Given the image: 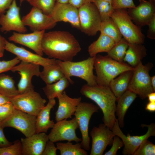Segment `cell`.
I'll list each match as a JSON object with an SVG mask.
<instances>
[{"instance_id":"obj_1","label":"cell","mask_w":155,"mask_h":155,"mask_svg":"<svg viewBox=\"0 0 155 155\" xmlns=\"http://www.w3.org/2000/svg\"><path fill=\"white\" fill-rule=\"evenodd\" d=\"M42 48L43 53L49 57L62 61H72L81 50L80 46L74 36L64 31L45 32Z\"/></svg>"},{"instance_id":"obj_2","label":"cell","mask_w":155,"mask_h":155,"mask_svg":"<svg viewBox=\"0 0 155 155\" xmlns=\"http://www.w3.org/2000/svg\"><path fill=\"white\" fill-rule=\"evenodd\" d=\"M81 94L94 102L102 111L103 123L112 130L115 121L117 99L109 86H82Z\"/></svg>"},{"instance_id":"obj_3","label":"cell","mask_w":155,"mask_h":155,"mask_svg":"<svg viewBox=\"0 0 155 155\" xmlns=\"http://www.w3.org/2000/svg\"><path fill=\"white\" fill-rule=\"evenodd\" d=\"M94 68L96 72L97 84L109 86L111 81L122 73L133 70L134 67L128 64L114 60L107 55H97L95 57Z\"/></svg>"},{"instance_id":"obj_4","label":"cell","mask_w":155,"mask_h":155,"mask_svg":"<svg viewBox=\"0 0 155 155\" xmlns=\"http://www.w3.org/2000/svg\"><path fill=\"white\" fill-rule=\"evenodd\" d=\"M95 57H90L86 59L77 62L57 60L65 77L71 84L73 83L71 77L75 76L85 80L87 85L92 86L97 84L96 76L93 72Z\"/></svg>"},{"instance_id":"obj_5","label":"cell","mask_w":155,"mask_h":155,"mask_svg":"<svg viewBox=\"0 0 155 155\" xmlns=\"http://www.w3.org/2000/svg\"><path fill=\"white\" fill-rule=\"evenodd\" d=\"M122 37L129 43L143 44L145 37L140 27L133 23L126 9H115L111 17Z\"/></svg>"},{"instance_id":"obj_6","label":"cell","mask_w":155,"mask_h":155,"mask_svg":"<svg viewBox=\"0 0 155 155\" xmlns=\"http://www.w3.org/2000/svg\"><path fill=\"white\" fill-rule=\"evenodd\" d=\"M153 66L151 63H148L144 65L141 61L134 67L127 90L138 95L142 99L147 98L150 93L154 92L149 74Z\"/></svg>"},{"instance_id":"obj_7","label":"cell","mask_w":155,"mask_h":155,"mask_svg":"<svg viewBox=\"0 0 155 155\" xmlns=\"http://www.w3.org/2000/svg\"><path fill=\"white\" fill-rule=\"evenodd\" d=\"M99 109L97 105L92 103L81 102L74 114L81 134L80 143L82 147L86 150L90 149V138L88 134L90 120L93 114L98 112Z\"/></svg>"},{"instance_id":"obj_8","label":"cell","mask_w":155,"mask_h":155,"mask_svg":"<svg viewBox=\"0 0 155 155\" xmlns=\"http://www.w3.org/2000/svg\"><path fill=\"white\" fill-rule=\"evenodd\" d=\"M36 116L15 109L12 114L0 123L3 128H14L28 137L36 133Z\"/></svg>"},{"instance_id":"obj_9","label":"cell","mask_w":155,"mask_h":155,"mask_svg":"<svg viewBox=\"0 0 155 155\" xmlns=\"http://www.w3.org/2000/svg\"><path fill=\"white\" fill-rule=\"evenodd\" d=\"M78 9L80 30L89 36H94L100 31L101 20L98 10L93 3Z\"/></svg>"},{"instance_id":"obj_10","label":"cell","mask_w":155,"mask_h":155,"mask_svg":"<svg viewBox=\"0 0 155 155\" xmlns=\"http://www.w3.org/2000/svg\"><path fill=\"white\" fill-rule=\"evenodd\" d=\"M15 109L36 116L45 106L46 100L34 90L19 94L11 98Z\"/></svg>"},{"instance_id":"obj_11","label":"cell","mask_w":155,"mask_h":155,"mask_svg":"<svg viewBox=\"0 0 155 155\" xmlns=\"http://www.w3.org/2000/svg\"><path fill=\"white\" fill-rule=\"evenodd\" d=\"M118 121L116 119L111 130L115 135L118 136L123 142V155H133L135 150L144 141L151 136L155 135V124L154 123L141 125L142 127L148 128L147 131L145 134L140 136H131L129 134L126 135L123 133L120 129Z\"/></svg>"},{"instance_id":"obj_12","label":"cell","mask_w":155,"mask_h":155,"mask_svg":"<svg viewBox=\"0 0 155 155\" xmlns=\"http://www.w3.org/2000/svg\"><path fill=\"white\" fill-rule=\"evenodd\" d=\"M78 128L75 117L70 120L64 119L57 121L48 135L49 140L54 143L63 141L78 143L82 140L76 134V130Z\"/></svg>"},{"instance_id":"obj_13","label":"cell","mask_w":155,"mask_h":155,"mask_svg":"<svg viewBox=\"0 0 155 155\" xmlns=\"http://www.w3.org/2000/svg\"><path fill=\"white\" fill-rule=\"evenodd\" d=\"M40 65L24 61H21L11 70L13 72H18L20 78L18 84L19 94L34 90L32 82L34 76L39 77L40 71Z\"/></svg>"},{"instance_id":"obj_14","label":"cell","mask_w":155,"mask_h":155,"mask_svg":"<svg viewBox=\"0 0 155 155\" xmlns=\"http://www.w3.org/2000/svg\"><path fill=\"white\" fill-rule=\"evenodd\" d=\"M90 135L92 142L90 155H102L107 146L112 145L115 135L103 123L99 124L98 127H94Z\"/></svg>"},{"instance_id":"obj_15","label":"cell","mask_w":155,"mask_h":155,"mask_svg":"<svg viewBox=\"0 0 155 155\" xmlns=\"http://www.w3.org/2000/svg\"><path fill=\"white\" fill-rule=\"evenodd\" d=\"M0 30L2 32L13 31L25 33L27 31L20 15V8L16 0H13L5 14L0 16Z\"/></svg>"},{"instance_id":"obj_16","label":"cell","mask_w":155,"mask_h":155,"mask_svg":"<svg viewBox=\"0 0 155 155\" xmlns=\"http://www.w3.org/2000/svg\"><path fill=\"white\" fill-rule=\"evenodd\" d=\"M22 19L24 25L29 27L33 32L50 29L54 27L57 23L50 15L46 14L40 9L33 7Z\"/></svg>"},{"instance_id":"obj_17","label":"cell","mask_w":155,"mask_h":155,"mask_svg":"<svg viewBox=\"0 0 155 155\" xmlns=\"http://www.w3.org/2000/svg\"><path fill=\"white\" fill-rule=\"evenodd\" d=\"M50 15L56 22H68L74 27L80 29L78 9L69 3L56 2Z\"/></svg>"},{"instance_id":"obj_18","label":"cell","mask_w":155,"mask_h":155,"mask_svg":"<svg viewBox=\"0 0 155 155\" xmlns=\"http://www.w3.org/2000/svg\"><path fill=\"white\" fill-rule=\"evenodd\" d=\"M5 49L15 55L20 60L41 66L43 67L56 63L57 59L43 57L25 48L17 46L13 43L6 40Z\"/></svg>"},{"instance_id":"obj_19","label":"cell","mask_w":155,"mask_h":155,"mask_svg":"<svg viewBox=\"0 0 155 155\" xmlns=\"http://www.w3.org/2000/svg\"><path fill=\"white\" fill-rule=\"evenodd\" d=\"M137 6L128 9V13L132 20L140 27L148 25L155 15L154 1L139 0Z\"/></svg>"},{"instance_id":"obj_20","label":"cell","mask_w":155,"mask_h":155,"mask_svg":"<svg viewBox=\"0 0 155 155\" xmlns=\"http://www.w3.org/2000/svg\"><path fill=\"white\" fill-rule=\"evenodd\" d=\"M45 30L33 31L25 34L13 32L9 38V41L24 46L36 53L42 56V42Z\"/></svg>"},{"instance_id":"obj_21","label":"cell","mask_w":155,"mask_h":155,"mask_svg":"<svg viewBox=\"0 0 155 155\" xmlns=\"http://www.w3.org/2000/svg\"><path fill=\"white\" fill-rule=\"evenodd\" d=\"M49 140L48 135L44 132L36 133L21 138L22 155H42Z\"/></svg>"},{"instance_id":"obj_22","label":"cell","mask_w":155,"mask_h":155,"mask_svg":"<svg viewBox=\"0 0 155 155\" xmlns=\"http://www.w3.org/2000/svg\"><path fill=\"white\" fill-rule=\"evenodd\" d=\"M57 98L58 100L59 105L55 113L56 121L71 118L77 106L81 102V97L71 98L64 91L62 94L59 95Z\"/></svg>"},{"instance_id":"obj_23","label":"cell","mask_w":155,"mask_h":155,"mask_svg":"<svg viewBox=\"0 0 155 155\" xmlns=\"http://www.w3.org/2000/svg\"><path fill=\"white\" fill-rule=\"evenodd\" d=\"M55 98L49 100L47 104L40 111L36 116V133H46L48 130L53 127L55 123L51 120L50 114L51 109L56 104Z\"/></svg>"},{"instance_id":"obj_24","label":"cell","mask_w":155,"mask_h":155,"mask_svg":"<svg viewBox=\"0 0 155 155\" xmlns=\"http://www.w3.org/2000/svg\"><path fill=\"white\" fill-rule=\"evenodd\" d=\"M137 96L136 94L127 90L117 100V104L115 113L118 117V123L120 127H124L125 115Z\"/></svg>"},{"instance_id":"obj_25","label":"cell","mask_w":155,"mask_h":155,"mask_svg":"<svg viewBox=\"0 0 155 155\" xmlns=\"http://www.w3.org/2000/svg\"><path fill=\"white\" fill-rule=\"evenodd\" d=\"M146 48L142 44L129 43L123 61L134 67L146 56Z\"/></svg>"},{"instance_id":"obj_26","label":"cell","mask_w":155,"mask_h":155,"mask_svg":"<svg viewBox=\"0 0 155 155\" xmlns=\"http://www.w3.org/2000/svg\"><path fill=\"white\" fill-rule=\"evenodd\" d=\"M133 70L127 71L122 73L110 82L109 86L115 96L117 100L127 90Z\"/></svg>"},{"instance_id":"obj_27","label":"cell","mask_w":155,"mask_h":155,"mask_svg":"<svg viewBox=\"0 0 155 155\" xmlns=\"http://www.w3.org/2000/svg\"><path fill=\"white\" fill-rule=\"evenodd\" d=\"M115 43L111 38L100 33L97 39L92 43L88 47V51L90 57H95L100 53H108Z\"/></svg>"},{"instance_id":"obj_28","label":"cell","mask_w":155,"mask_h":155,"mask_svg":"<svg viewBox=\"0 0 155 155\" xmlns=\"http://www.w3.org/2000/svg\"><path fill=\"white\" fill-rule=\"evenodd\" d=\"M39 77L46 84L54 83L65 77L57 62L43 67Z\"/></svg>"},{"instance_id":"obj_29","label":"cell","mask_w":155,"mask_h":155,"mask_svg":"<svg viewBox=\"0 0 155 155\" xmlns=\"http://www.w3.org/2000/svg\"><path fill=\"white\" fill-rule=\"evenodd\" d=\"M70 83L69 80L64 77L54 83L46 84L42 90L49 100L55 98L63 92Z\"/></svg>"},{"instance_id":"obj_30","label":"cell","mask_w":155,"mask_h":155,"mask_svg":"<svg viewBox=\"0 0 155 155\" xmlns=\"http://www.w3.org/2000/svg\"><path fill=\"white\" fill-rule=\"evenodd\" d=\"M0 94L11 98L19 94L12 77L4 74H0Z\"/></svg>"},{"instance_id":"obj_31","label":"cell","mask_w":155,"mask_h":155,"mask_svg":"<svg viewBox=\"0 0 155 155\" xmlns=\"http://www.w3.org/2000/svg\"><path fill=\"white\" fill-rule=\"evenodd\" d=\"M99 31L111 38L115 43L122 38L118 28L111 17L101 22Z\"/></svg>"},{"instance_id":"obj_32","label":"cell","mask_w":155,"mask_h":155,"mask_svg":"<svg viewBox=\"0 0 155 155\" xmlns=\"http://www.w3.org/2000/svg\"><path fill=\"white\" fill-rule=\"evenodd\" d=\"M57 149L61 155H87L86 150L83 148L80 143L73 144L71 142L56 143Z\"/></svg>"},{"instance_id":"obj_33","label":"cell","mask_w":155,"mask_h":155,"mask_svg":"<svg viewBox=\"0 0 155 155\" xmlns=\"http://www.w3.org/2000/svg\"><path fill=\"white\" fill-rule=\"evenodd\" d=\"M129 42L123 38L107 53V55L116 61L123 62L128 46Z\"/></svg>"},{"instance_id":"obj_34","label":"cell","mask_w":155,"mask_h":155,"mask_svg":"<svg viewBox=\"0 0 155 155\" xmlns=\"http://www.w3.org/2000/svg\"><path fill=\"white\" fill-rule=\"evenodd\" d=\"M93 3L98 10L102 21L110 18L115 9L111 3L103 0H94Z\"/></svg>"},{"instance_id":"obj_35","label":"cell","mask_w":155,"mask_h":155,"mask_svg":"<svg viewBox=\"0 0 155 155\" xmlns=\"http://www.w3.org/2000/svg\"><path fill=\"white\" fill-rule=\"evenodd\" d=\"M56 2L57 0H30L29 2L33 7L40 9L44 13L50 15Z\"/></svg>"},{"instance_id":"obj_36","label":"cell","mask_w":155,"mask_h":155,"mask_svg":"<svg viewBox=\"0 0 155 155\" xmlns=\"http://www.w3.org/2000/svg\"><path fill=\"white\" fill-rule=\"evenodd\" d=\"M21 141L16 140L13 144L7 146L0 148V155H22Z\"/></svg>"},{"instance_id":"obj_37","label":"cell","mask_w":155,"mask_h":155,"mask_svg":"<svg viewBox=\"0 0 155 155\" xmlns=\"http://www.w3.org/2000/svg\"><path fill=\"white\" fill-rule=\"evenodd\" d=\"M155 145L147 139L144 141L133 155H155Z\"/></svg>"},{"instance_id":"obj_38","label":"cell","mask_w":155,"mask_h":155,"mask_svg":"<svg viewBox=\"0 0 155 155\" xmlns=\"http://www.w3.org/2000/svg\"><path fill=\"white\" fill-rule=\"evenodd\" d=\"M10 101L0 106V123L9 117L15 109Z\"/></svg>"},{"instance_id":"obj_39","label":"cell","mask_w":155,"mask_h":155,"mask_svg":"<svg viewBox=\"0 0 155 155\" xmlns=\"http://www.w3.org/2000/svg\"><path fill=\"white\" fill-rule=\"evenodd\" d=\"M20 60L17 57L8 61H0V74L11 70L15 66L20 62Z\"/></svg>"},{"instance_id":"obj_40","label":"cell","mask_w":155,"mask_h":155,"mask_svg":"<svg viewBox=\"0 0 155 155\" xmlns=\"http://www.w3.org/2000/svg\"><path fill=\"white\" fill-rule=\"evenodd\" d=\"M112 5L114 9H129L135 6L133 0H113Z\"/></svg>"},{"instance_id":"obj_41","label":"cell","mask_w":155,"mask_h":155,"mask_svg":"<svg viewBox=\"0 0 155 155\" xmlns=\"http://www.w3.org/2000/svg\"><path fill=\"white\" fill-rule=\"evenodd\" d=\"M112 146L110 149L105 153L104 155H116L118 150L124 146L122 140L118 136L115 135L113 139Z\"/></svg>"},{"instance_id":"obj_42","label":"cell","mask_w":155,"mask_h":155,"mask_svg":"<svg viewBox=\"0 0 155 155\" xmlns=\"http://www.w3.org/2000/svg\"><path fill=\"white\" fill-rule=\"evenodd\" d=\"M54 142L49 140L47 142L42 155H56L57 148Z\"/></svg>"},{"instance_id":"obj_43","label":"cell","mask_w":155,"mask_h":155,"mask_svg":"<svg viewBox=\"0 0 155 155\" xmlns=\"http://www.w3.org/2000/svg\"><path fill=\"white\" fill-rule=\"evenodd\" d=\"M148 26L147 36L149 38L154 39H155V15L152 18L148 23Z\"/></svg>"},{"instance_id":"obj_44","label":"cell","mask_w":155,"mask_h":155,"mask_svg":"<svg viewBox=\"0 0 155 155\" xmlns=\"http://www.w3.org/2000/svg\"><path fill=\"white\" fill-rule=\"evenodd\" d=\"M3 129L0 124V148L9 146L13 143L9 142L5 137Z\"/></svg>"},{"instance_id":"obj_45","label":"cell","mask_w":155,"mask_h":155,"mask_svg":"<svg viewBox=\"0 0 155 155\" xmlns=\"http://www.w3.org/2000/svg\"><path fill=\"white\" fill-rule=\"evenodd\" d=\"M13 0H0V16L5 13L11 5Z\"/></svg>"},{"instance_id":"obj_46","label":"cell","mask_w":155,"mask_h":155,"mask_svg":"<svg viewBox=\"0 0 155 155\" xmlns=\"http://www.w3.org/2000/svg\"><path fill=\"white\" fill-rule=\"evenodd\" d=\"M94 0H69V3L79 8L86 4L93 3Z\"/></svg>"},{"instance_id":"obj_47","label":"cell","mask_w":155,"mask_h":155,"mask_svg":"<svg viewBox=\"0 0 155 155\" xmlns=\"http://www.w3.org/2000/svg\"><path fill=\"white\" fill-rule=\"evenodd\" d=\"M145 109L150 112L155 111V102H149L146 104Z\"/></svg>"},{"instance_id":"obj_48","label":"cell","mask_w":155,"mask_h":155,"mask_svg":"<svg viewBox=\"0 0 155 155\" xmlns=\"http://www.w3.org/2000/svg\"><path fill=\"white\" fill-rule=\"evenodd\" d=\"M7 40L0 34V52L3 53Z\"/></svg>"},{"instance_id":"obj_49","label":"cell","mask_w":155,"mask_h":155,"mask_svg":"<svg viewBox=\"0 0 155 155\" xmlns=\"http://www.w3.org/2000/svg\"><path fill=\"white\" fill-rule=\"evenodd\" d=\"M11 98L0 94V106L11 101Z\"/></svg>"},{"instance_id":"obj_50","label":"cell","mask_w":155,"mask_h":155,"mask_svg":"<svg viewBox=\"0 0 155 155\" xmlns=\"http://www.w3.org/2000/svg\"><path fill=\"white\" fill-rule=\"evenodd\" d=\"M149 102H155V92H152L149 94L147 96Z\"/></svg>"},{"instance_id":"obj_51","label":"cell","mask_w":155,"mask_h":155,"mask_svg":"<svg viewBox=\"0 0 155 155\" xmlns=\"http://www.w3.org/2000/svg\"><path fill=\"white\" fill-rule=\"evenodd\" d=\"M151 84L154 91H155V75L151 77Z\"/></svg>"},{"instance_id":"obj_52","label":"cell","mask_w":155,"mask_h":155,"mask_svg":"<svg viewBox=\"0 0 155 155\" xmlns=\"http://www.w3.org/2000/svg\"><path fill=\"white\" fill-rule=\"evenodd\" d=\"M69 0H57V2L62 3H69Z\"/></svg>"},{"instance_id":"obj_53","label":"cell","mask_w":155,"mask_h":155,"mask_svg":"<svg viewBox=\"0 0 155 155\" xmlns=\"http://www.w3.org/2000/svg\"><path fill=\"white\" fill-rule=\"evenodd\" d=\"M30 0H20V3L21 4L23 2L25 1H27L28 2H29Z\"/></svg>"},{"instance_id":"obj_54","label":"cell","mask_w":155,"mask_h":155,"mask_svg":"<svg viewBox=\"0 0 155 155\" xmlns=\"http://www.w3.org/2000/svg\"><path fill=\"white\" fill-rule=\"evenodd\" d=\"M93 0V1H94ZM107 2H108L112 4V3L113 1V0H103Z\"/></svg>"},{"instance_id":"obj_55","label":"cell","mask_w":155,"mask_h":155,"mask_svg":"<svg viewBox=\"0 0 155 155\" xmlns=\"http://www.w3.org/2000/svg\"><path fill=\"white\" fill-rule=\"evenodd\" d=\"M3 55V53L0 52V58L2 57Z\"/></svg>"},{"instance_id":"obj_56","label":"cell","mask_w":155,"mask_h":155,"mask_svg":"<svg viewBox=\"0 0 155 155\" xmlns=\"http://www.w3.org/2000/svg\"><path fill=\"white\" fill-rule=\"evenodd\" d=\"M146 0L155 1V0Z\"/></svg>"}]
</instances>
